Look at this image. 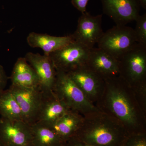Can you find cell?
Wrapping results in <instances>:
<instances>
[{"instance_id": "cell-1", "label": "cell", "mask_w": 146, "mask_h": 146, "mask_svg": "<svg viewBox=\"0 0 146 146\" xmlns=\"http://www.w3.org/2000/svg\"><path fill=\"white\" fill-rule=\"evenodd\" d=\"M103 92L95 105L119 122L130 134L144 133L146 113L130 85L119 76L104 80Z\"/></svg>"}, {"instance_id": "cell-2", "label": "cell", "mask_w": 146, "mask_h": 146, "mask_svg": "<svg viewBox=\"0 0 146 146\" xmlns=\"http://www.w3.org/2000/svg\"><path fill=\"white\" fill-rule=\"evenodd\" d=\"M129 135L117 120L98 109L83 115L73 136L94 146H122Z\"/></svg>"}, {"instance_id": "cell-3", "label": "cell", "mask_w": 146, "mask_h": 146, "mask_svg": "<svg viewBox=\"0 0 146 146\" xmlns=\"http://www.w3.org/2000/svg\"><path fill=\"white\" fill-rule=\"evenodd\" d=\"M52 91L68 109L84 115L98 109L86 98L83 92L67 73L56 71Z\"/></svg>"}, {"instance_id": "cell-4", "label": "cell", "mask_w": 146, "mask_h": 146, "mask_svg": "<svg viewBox=\"0 0 146 146\" xmlns=\"http://www.w3.org/2000/svg\"><path fill=\"white\" fill-rule=\"evenodd\" d=\"M119 61V76L130 86L146 82V46L136 43Z\"/></svg>"}, {"instance_id": "cell-5", "label": "cell", "mask_w": 146, "mask_h": 146, "mask_svg": "<svg viewBox=\"0 0 146 146\" xmlns=\"http://www.w3.org/2000/svg\"><path fill=\"white\" fill-rule=\"evenodd\" d=\"M136 43L133 29L126 25H116L104 32L97 44L98 48L119 61Z\"/></svg>"}, {"instance_id": "cell-6", "label": "cell", "mask_w": 146, "mask_h": 146, "mask_svg": "<svg viewBox=\"0 0 146 146\" xmlns=\"http://www.w3.org/2000/svg\"><path fill=\"white\" fill-rule=\"evenodd\" d=\"M90 49L74 41L49 55L56 71L68 73L86 65Z\"/></svg>"}, {"instance_id": "cell-7", "label": "cell", "mask_w": 146, "mask_h": 146, "mask_svg": "<svg viewBox=\"0 0 146 146\" xmlns=\"http://www.w3.org/2000/svg\"><path fill=\"white\" fill-rule=\"evenodd\" d=\"M9 89L21 108L24 121L30 125L34 124L42 105L43 90L40 87L28 88L12 84Z\"/></svg>"}, {"instance_id": "cell-8", "label": "cell", "mask_w": 146, "mask_h": 146, "mask_svg": "<svg viewBox=\"0 0 146 146\" xmlns=\"http://www.w3.org/2000/svg\"><path fill=\"white\" fill-rule=\"evenodd\" d=\"M92 104L100 99L104 89V80L86 65L67 73Z\"/></svg>"}, {"instance_id": "cell-9", "label": "cell", "mask_w": 146, "mask_h": 146, "mask_svg": "<svg viewBox=\"0 0 146 146\" xmlns=\"http://www.w3.org/2000/svg\"><path fill=\"white\" fill-rule=\"evenodd\" d=\"M31 125L23 121L0 117V143L3 146H32Z\"/></svg>"}, {"instance_id": "cell-10", "label": "cell", "mask_w": 146, "mask_h": 146, "mask_svg": "<svg viewBox=\"0 0 146 146\" xmlns=\"http://www.w3.org/2000/svg\"><path fill=\"white\" fill-rule=\"evenodd\" d=\"M102 18V14L94 16L87 11L82 13L76 31L72 35L74 41L90 49L94 48L104 33Z\"/></svg>"}, {"instance_id": "cell-11", "label": "cell", "mask_w": 146, "mask_h": 146, "mask_svg": "<svg viewBox=\"0 0 146 146\" xmlns=\"http://www.w3.org/2000/svg\"><path fill=\"white\" fill-rule=\"evenodd\" d=\"M103 11L116 25H126L140 15L139 0H101Z\"/></svg>"}, {"instance_id": "cell-12", "label": "cell", "mask_w": 146, "mask_h": 146, "mask_svg": "<svg viewBox=\"0 0 146 146\" xmlns=\"http://www.w3.org/2000/svg\"><path fill=\"white\" fill-rule=\"evenodd\" d=\"M86 65L104 80L119 76V60L99 48L90 49Z\"/></svg>"}, {"instance_id": "cell-13", "label": "cell", "mask_w": 146, "mask_h": 146, "mask_svg": "<svg viewBox=\"0 0 146 146\" xmlns=\"http://www.w3.org/2000/svg\"><path fill=\"white\" fill-rule=\"evenodd\" d=\"M25 58L36 73L42 90L52 91L56 71L49 56L29 52Z\"/></svg>"}, {"instance_id": "cell-14", "label": "cell", "mask_w": 146, "mask_h": 146, "mask_svg": "<svg viewBox=\"0 0 146 146\" xmlns=\"http://www.w3.org/2000/svg\"><path fill=\"white\" fill-rule=\"evenodd\" d=\"M43 92V101L35 123L50 127L69 109L58 99L52 91Z\"/></svg>"}, {"instance_id": "cell-15", "label": "cell", "mask_w": 146, "mask_h": 146, "mask_svg": "<svg viewBox=\"0 0 146 146\" xmlns=\"http://www.w3.org/2000/svg\"><path fill=\"white\" fill-rule=\"evenodd\" d=\"M27 40L30 46L41 49L44 51V54L47 55H49L74 41L72 35L56 36L35 32L30 33L27 37Z\"/></svg>"}, {"instance_id": "cell-16", "label": "cell", "mask_w": 146, "mask_h": 146, "mask_svg": "<svg viewBox=\"0 0 146 146\" xmlns=\"http://www.w3.org/2000/svg\"><path fill=\"white\" fill-rule=\"evenodd\" d=\"M10 79L12 85L28 88L40 87L36 73L25 57L19 58L16 60Z\"/></svg>"}, {"instance_id": "cell-17", "label": "cell", "mask_w": 146, "mask_h": 146, "mask_svg": "<svg viewBox=\"0 0 146 146\" xmlns=\"http://www.w3.org/2000/svg\"><path fill=\"white\" fill-rule=\"evenodd\" d=\"M83 119V115L69 110L49 127L66 142L74 136L81 125Z\"/></svg>"}, {"instance_id": "cell-18", "label": "cell", "mask_w": 146, "mask_h": 146, "mask_svg": "<svg viewBox=\"0 0 146 146\" xmlns=\"http://www.w3.org/2000/svg\"><path fill=\"white\" fill-rule=\"evenodd\" d=\"M31 128L32 146H65L66 142L51 128L37 123Z\"/></svg>"}, {"instance_id": "cell-19", "label": "cell", "mask_w": 146, "mask_h": 146, "mask_svg": "<svg viewBox=\"0 0 146 146\" xmlns=\"http://www.w3.org/2000/svg\"><path fill=\"white\" fill-rule=\"evenodd\" d=\"M0 115L12 121H24L21 108L9 89L0 92Z\"/></svg>"}, {"instance_id": "cell-20", "label": "cell", "mask_w": 146, "mask_h": 146, "mask_svg": "<svg viewBox=\"0 0 146 146\" xmlns=\"http://www.w3.org/2000/svg\"><path fill=\"white\" fill-rule=\"evenodd\" d=\"M135 21L136 26L133 30L136 42L146 46V13L139 15Z\"/></svg>"}, {"instance_id": "cell-21", "label": "cell", "mask_w": 146, "mask_h": 146, "mask_svg": "<svg viewBox=\"0 0 146 146\" xmlns=\"http://www.w3.org/2000/svg\"><path fill=\"white\" fill-rule=\"evenodd\" d=\"M122 146H146L145 133L130 134L124 142Z\"/></svg>"}, {"instance_id": "cell-22", "label": "cell", "mask_w": 146, "mask_h": 146, "mask_svg": "<svg viewBox=\"0 0 146 146\" xmlns=\"http://www.w3.org/2000/svg\"><path fill=\"white\" fill-rule=\"evenodd\" d=\"M89 0H72L73 5L82 13L86 11V6Z\"/></svg>"}, {"instance_id": "cell-23", "label": "cell", "mask_w": 146, "mask_h": 146, "mask_svg": "<svg viewBox=\"0 0 146 146\" xmlns=\"http://www.w3.org/2000/svg\"><path fill=\"white\" fill-rule=\"evenodd\" d=\"M65 146H94L86 144L76 138L72 136L65 142Z\"/></svg>"}, {"instance_id": "cell-24", "label": "cell", "mask_w": 146, "mask_h": 146, "mask_svg": "<svg viewBox=\"0 0 146 146\" xmlns=\"http://www.w3.org/2000/svg\"><path fill=\"white\" fill-rule=\"evenodd\" d=\"M8 80V77L4 68L0 65V92L4 90Z\"/></svg>"}, {"instance_id": "cell-25", "label": "cell", "mask_w": 146, "mask_h": 146, "mask_svg": "<svg viewBox=\"0 0 146 146\" xmlns=\"http://www.w3.org/2000/svg\"><path fill=\"white\" fill-rule=\"evenodd\" d=\"M141 3V6H142L145 9H146V0H139Z\"/></svg>"}, {"instance_id": "cell-26", "label": "cell", "mask_w": 146, "mask_h": 146, "mask_svg": "<svg viewBox=\"0 0 146 146\" xmlns=\"http://www.w3.org/2000/svg\"><path fill=\"white\" fill-rule=\"evenodd\" d=\"M0 146H3L2 145V144L0 143Z\"/></svg>"}]
</instances>
